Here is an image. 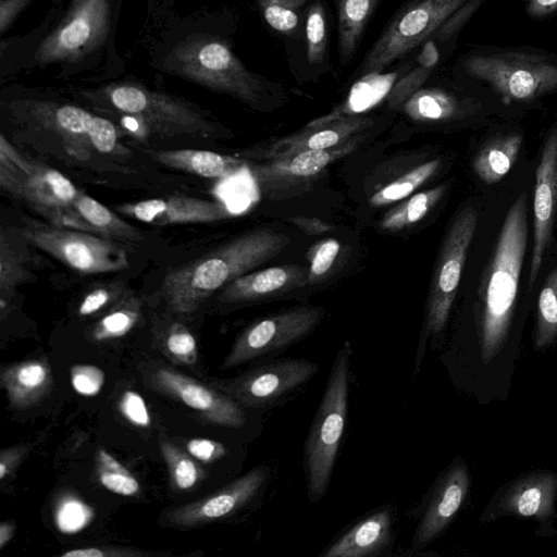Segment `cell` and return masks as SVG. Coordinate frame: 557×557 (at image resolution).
Returning a JSON list of instances; mask_svg holds the SVG:
<instances>
[{
    "label": "cell",
    "mask_w": 557,
    "mask_h": 557,
    "mask_svg": "<svg viewBox=\"0 0 557 557\" xmlns=\"http://www.w3.org/2000/svg\"><path fill=\"white\" fill-rule=\"evenodd\" d=\"M119 409L123 417L136 426L148 428L151 423L145 399L135 391H125L123 393L119 401Z\"/></svg>",
    "instance_id": "obj_46"
},
{
    "label": "cell",
    "mask_w": 557,
    "mask_h": 557,
    "mask_svg": "<svg viewBox=\"0 0 557 557\" xmlns=\"http://www.w3.org/2000/svg\"><path fill=\"white\" fill-rule=\"evenodd\" d=\"M96 466L100 483L110 492L134 496L140 491L135 476L107 450H97Z\"/></svg>",
    "instance_id": "obj_40"
},
{
    "label": "cell",
    "mask_w": 557,
    "mask_h": 557,
    "mask_svg": "<svg viewBox=\"0 0 557 557\" xmlns=\"http://www.w3.org/2000/svg\"><path fill=\"white\" fill-rule=\"evenodd\" d=\"M164 64L178 76L258 109L271 108L284 97L280 84L249 71L230 46L216 37H186L173 47Z\"/></svg>",
    "instance_id": "obj_4"
},
{
    "label": "cell",
    "mask_w": 557,
    "mask_h": 557,
    "mask_svg": "<svg viewBox=\"0 0 557 557\" xmlns=\"http://www.w3.org/2000/svg\"><path fill=\"white\" fill-rule=\"evenodd\" d=\"M304 30L309 64L313 66L324 64L327 55L329 35L326 12L321 0H314L308 7Z\"/></svg>",
    "instance_id": "obj_38"
},
{
    "label": "cell",
    "mask_w": 557,
    "mask_h": 557,
    "mask_svg": "<svg viewBox=\"0 0 557 557\" xmlns=\"http://www.w3.org/2000/svg\"><path fill=\"white\" fill-rule=\"evenodd\" d=\"M360 138L361 134L333 148L297 152L249 166L261 191L271 199L283 198L309 186L327 165L352 152Z\"/></svg>",
    "instance_id": "obj_16"
},
{
    "label": "cell",
    "mask_w": 557,
    "mask_h": 557,
    "mask_svg": "<svg viewBox=\"0 0 557 557\" xmlns=\"http://www.w3.org/2000/svg\"><path fill=\"white\" fill-rule=\"evenodd\" d=\"M309 269L298 264L267 268L244 274L221 289L218 300L224 304L251 302L302 287L308 284Z\"/></svg>",
    "instance_id": "obj_23"
},
{
    "label": "cell",
    "mask_w": 557,
    "mask_h": 557,
    "mask_svg": "<svg viewBox=\"0 0 557 557\" xmlns=\"http://www.w3.org/2000/svg\"><path fill=\"white\" fill-rule=\"evenodd\" d=\"M94 517V509L72 494L59 497L53 509L54 523L58 530L65 534L81 532L91 522Z\"/></svg>",
    "instance_id": "obj_41"
},
{
    "label": "cell",
    "mask_w": 557,
    "mask_h": 557,
    "mask_svg": "<svg viewBox=\"0 0 557 557\" xmlns=\"http://www.w3.org/2000/svg\"><path fill=\"white\" fill-rule=\"evenodd\" d=\"M454 74L507 106H529L557 92V53L534 47H478L463 53Z\"/></svg>",
    "instance_id": "obj_3"
},
{
    "label": "cell",
    "mask_w": 557,
    "mask_h": 557,
    "mask_svg": "<svg viewBox=\"0 0 557 557\" xmlns=\"http://www.w3.org/2000/svg\"><path fill=\"white\" fill-rule=\"evenodd\" d=\"M114 292L110 286H100L90 290L82 300L78 313L90 315L104 308L113 298Z\"/></svg>",
    "instance_id": "obj_48"
},
{
    "label": "cell",
    "mask_w": 557,
    "mask_h": 557,
    "mask_svg": "<svg viewBox=\"0 0 557 557\" xmlns=\"http://www.w3.org/2000/svg\"><path fill=\"white\" fill-rule=\"evenodd\" d=\"M111 0H73L61 24L36 50L42 64L70 62L98 48L108 35Z\"/></svg>",
    "instance_id": "obj_13"
},
{
    "label": "cell",
    "mask_w": 557,
    "mask_h": 557,
    "mask_svg": "<svg viewBox=\"0 0 557 557\" xmlns=\"http://www.w3.org/2000/svg\"><path fill=\"white\" fill-rule=\"evenodd\" d=\"M322 307H297L264 317L247 326L222 363L231 369L287 348L309 335L324 318Z\"/></svg>",
    "instance_id": "obj_14"
},
{
    "label": "cell",
    "mask_w": 557,
    "mask_h": 557,
    "mask_svg": "<svg viewBox=\"0 0 557 557\" xmlns=\"http://www.w3.org/2000/svg\"><path fill=\"white\" fill-rule=\"evenodd\" d=\"M268 467L259 466L215 493L168 512V521L194 527L223 519L247 505L264 486Z\"/></svg>",
    "instance_id": "obj_20"
},
{
    "label": "cell",
    "mask_w": 557,
    "mask_h": 557,
    "mask_svg": "<svg viewBox=\"0 0 557 557\" xmlns=\"http://www.w3.org/2000/svg\"><path fill=\"white\" fill-rule=\"evenodd\" d=\"M440 165L441 160L434 159L416 166L373 194L369 202L371 206L382 207L407 198L424 184L438 170Z\"/></svg>",
    "instance_id": "obj_35"
},
{
    "label": "cell",
    "mask_w": 557,
    "mask_h": 557,
    "mask_svg": "<svg viewBox=\"0 0 557 557\" xmlns=\"http://www.w3.org/2000/svg\"><path fill=\"white\" fill-rule=\"evenodd\" d=\"M1 385L10 405L25 409L40 401L52 385L49 366L41 360H28L5 367L1 371Z\"/></svg>",
    "instance_id": "obj_26"
},
{
    "label": "cell",
    "mask_w": 557,
    "mask_h": 557,
    "mask_svg": "<svg viewBox=\"0 0 557 557\" xmlns=\"http://www.w3.org/2000/svg\"><path fill=\"white\" fill-rule=\"evenodd\" d=\"M470 487V470L458 456L433 485L412 540L413 550L426 547L445 532L463 506Z\"/></svg>",
    "instance_id": "obj_17"
},
{
    "label": "cell",
    "mask_w": 557,
    "mask_h": 557,
    "mask_svg": "<svg viewBox=\"0 0 557 557\" xmlns=\"http://www.w3.org/2000/svg\"><path fill=\"white\" fill-rule=\"evenodd\" d=\"M160 448L169 468L172 485L176 490H193L203 480L205 470L191 455L184 453L166 438H161Z\"/></svg>",
    "instance_id": "obj_37"
},
{
    "label": "cell",
    "mask_w": 557,
    "mask_h": 557,
    "mask_svg": "<svg viewBox=\"0 0 557 557\" xmlns=\"http://www.w3.org/2000/svg\"><path fill=\"white\" fill-rule=\"evenodd\" d=\"M533 343L539 352L557 343V267L546 276L537 297Z\"/></svg>",
    "instance_id": "obj_32"
},
{
    "label": "cell",
    "mask_w": 557,
    "mask_h": 557,
    "mask_svg": "<svg viewBox=\"0 0 557 557\" xmlns=\"http://www.w3.org/2000/svg\"><path fill=\"white\" fill-rule=\"evenodd\" d=\"M116 210L124 215L153 225L211 223L231 215L223 202L186 196L123 203L117 206Z\"/></svg>",
    "instance_id": "obj_22"
},
{
    "label": "cell",
    "mask_w": 557,
    "mask_h": 557,
    "mask_svg": "<svg viewBox=\"0 0 557 557\" xmlns=\"http://www.w3.org/2000/svg\"><path fill=\"white\" fill-rule=\"evenodd\" d=\"M23 449L10 448L1 451L0 457V479L4 480L7 475L11 473L15 465L17 463Z\"/></svg>",
    "instance_id": "obj_52"
},
{
    "label": "cell",
    "mask_w": 557,
    "mask_h": 557,
    "mask_svg": "<svg viewBox=\"0 0 557 557\" xmlns=\"http://www.w3.org/2000/svg\"><path fill=\"white\" fill-rule=\"evenodd\" d=\"M393 515L387 508L367 516L334 541L325 557H363L380 554L392 541Z\"/></svg>",
    "instance_id": "obj_25"
},
{
    "label": "cell",
    "mask_w": 557,
    "mask_h": 557,
    "mask_svg": "<svg viewBox=\"0 0 557 557\" xmlns=\"http://www.w3.org/2000/svg\"><path fill=\"white\" fill-rule=\"evenodd\" d=\"M469 0H414L391 20L364 57L356 74H381L386 67L422 46L435 30Z\"/></svg>",
    "instance_id": "obj_9"
},
{
    "label": "cell",
    "mask_w": 557,
    "mask_h": 557,
    "mask_svg": "<svg viewBox=\"0 0 557 557\" xmlns=\"http://www.w3.org/2000/svg\"><path fill=\"white\" fill-rule=\"evenodd\" d=\"M14 533V525L9 521H3L0 525V548H3L10 542Z\"/></svg>",
    "instance_id": "obj_54"
},
{
    "label": "cell",
    "mask_w": 557,
    "mask_h": 557,
    "mask_svg": "<svg viewBox=\"0 0 557 557\" xmlns=\"http://www.w3.org/2000/svg\"><path fill=\"white\" fill-rule=\"evenodd\" d=\"M292 222L309 234H319L327 232L331 228L327 223L318 219L295 216L292 219Z\"/></svg>",
    "instance_id": "obj_53"
},
{
    "label": "cell",
    "mask_w": 557,
    "mask_h": 557,
    "mask_svg": "<svg viewBox=\"0 0 557 557\" xmlns=\"http://www.w3.org/2000/svg\"><path fill=\"white\" fill-rule=\"evenodd\" d=\"M29 0H0V29L4 33Z\"/></svg>",
    "instance_id": "obj_51"
},
{
    "label": "cell",
    "mask_w": 557,
    "mask_h": 557,
    "mask_svg": "<svg viewBox=\"0 0 557 557\" xmlns=\"http://www.w3.org/2000/svg\"><path fill=\"white\" fill-rule=\"evenodd\" d=\"M222 180L223 187L221 193L224 196L223 203L231 214L243 213L258 202L261 190L249 163Z\"/></svg>",
    "instance_id": "obj_36"
},
{
    "label": "cell",
    "mask_w": 557,
    "mask_h": 557,
    "mask_svg": "<svg viewBox=\"0 0 557 557\" xmlns=\"http://www.w3.org/2000/svg\"><path fill=\"white\" fill-rule=\"evenodd\" d=\"M523 143V135L511 133L493 138L473 160V170L485 184L499 182L515 164Z\"/></svg>",
    "instance_id": "obj_29"
},
{
    "label": "cell",
    "mask_w": 557,
    "mask_h": 557,
    "mask_svg": "<svg viewBox=\"0 0 557 557\" xmlns=\"http://www.w3.org/2000/svg\"><path fill=\"white\" fill-rule=\"evenodd\" d=\"M444 53L432 38H429L418 54L412 69L405 71L404 76L396 79L387 95V104L397 109L418 91L440 64Z\"/></svg>",
    "instance_id": "obj_31"
},
{
    "label": "cell",
    "mask_w": 557,
    "mask_h": 557,
    "mask_svg": "<svg viewBox=\"0 0 557 557\" xmlns=\"http://www.w3.org/2000/svg\"><path fill=\"white\" fill-rule=\"evenodd\" d=\"M166 354L178 363L195 364L198 357L194 335L182 324H172L164 336Z\"/></svg>",
    "instance_id": "obj_43"
},
{
    "label": "cell",
    "mask_w": 557,
    "mask_h": 557,
    "mask_svg": "<svg viewBox=\"0 0 557 557\" xmlns=\"http://www.w3.org/2000/svg\"><path fill=\"white\" fill-rule=\"evenodd\" d=\"M447 189L445 184L414 194L383 216L381 226L388 231H399L422 220L438 202Z\"/></svg>",
    "instance_id": "obj_34"
},
{
    "label": "cell",
    "mask_w": 557,
    "mask_h": 557,
    "mask_svg": "<svg viewBox=\"0 0 557 557\" xmlns=\"http://www.w3.org/2000/svg\"><path fill=\"white\" fill-rule=\"evenodd\" d=\"M187 451L202 462H213L226 455L225 446L208 438H193L186 445Z\"/></svg>",
    "instance_id": "obj_47"
},
{
    "label": "cell",
    "mask_w": 557,
    "mask_h": 557,
    "mask_svg": "<svg viewBox=\"0 0 557 557\" xmlns=\"http://www.w3.org/2000/svg\"><path fill=\"white\" fill-rule=\"evenodd\" d=\"M525 12L531 18L543 20L557 12V0H525Z\"/></svg>",
    "instance_id": "obj_50"
},
{
    "label": "cell",
    "mask_w": 557,
    "mask_h": 557,
    "mask_svg": "<svg viewBox=\"0 0 557 557\" xmlns=\"http://www.w3.org/2000/svg\"><path fill=\"white\" fill-rule=\"evenodd\" d=\"M104 372L94 364H75L71 368V384L83 396H96L104 384Z\"/></svg>",
    "instance_id": "obj_45"
},
{
    "label": "cell",
    "mask_w": 557,
    "mask_h": 557,
    "mask_svg": "<svg viewBox=\"0 0 557 557\" xmlns=\"http://www.w3.org/2000/svg\"><path fill=\"white\" fill-rule=\"evenodd\" d=\"M557 213V123L546 136L535 171L533 245L529 285H534L548 248Z\"/></svg>",
    "instance_id": "obj_18"
},
{
    "label": "cell",
    "mask_w": 557,
    "mask_h": 557,
    "mask_svg": "<svg viewBox=\"0 0 557 557\" xmlns=\"http://www.w3.org/2000/svg\"><path fill=\"white\" fill-rule=\"evenodd\" d=\"M20 236L82 274L116 272L129 267L122 243L84 231L23 218Z\"/></svg>",
    "instance_id": "obj_8"
},
{
    "label": "cell",
    "mask_w": 557,
    "mask_h": 557,
    "mask_svg": "<svg viewBox=\"0 0 557 557\" xmlns=\"http://www.w3.org/2000/svg\"><path fill=\"white\" fill-rule=\"evenodd\" d=\"M139 305L136 299L116 306L96 324L92 336L96 341H107L124 336L138 320Z\"/></svg>",
    "instance_id": "obj_42"
},
{
    "label": "cell",
    "mask_w": 557,
    "mask_h": 557,
    "mask_svg": "<svg viewBox=\"0 0 557 557\" xmlns=\"http://www.w3.org/2000/svg\"><path fill=\"white\" fill-rule=\"evenodd\" d=\"M319 366L305 359H283L251 369L222 385L242 407L264 408L307 383Z\"/></svg>",
    "instance_id": "obj_15"
},
{
    "label": "cell",
    "mask_w": 557,
    "mask_h": 557,
    "mask_svg": "<svg viewBox=\"0 0 557 557\" xmlns=\"http://www.w3.org/2000/svg\"><path fill=\"white\" fill-rule=\"evenodd\" d=\"M258 8L276 33L297 37L301 30V8L306 0H256Z\"/></svg>",
    "instance_id": "obj_39"
},
{
    "label": "cell",
    "mask_w": 557,
    "mask_h": 557,
    "mask_svg": "<svg viewBox=\"0 0 557 557\" xmlns=\"http://www.w3.org/2000/svg\"><path fill=\"white\" fill-rule=\"evenodd\" d=\"M380 0H335L338 51L343 65L355 57L364 29Z\"/></svg>",
    "instance_id": "obj_28"
},
{
    "label": "cell",
    "mask_w": 557,
    "mask_h": 557,
    "mask_svg": "<svg viewBox=\"0 0 557 557\" xmlns=\"http://www.w3.org/2000/svg\"><path fill=\"white\" fill-rule=\"evenodd\" d=\"M476 97L454 89L432 86L421 87L403 104L405 114L413 121L440 123L467 119L481 110Z\"/></svg>",
    "instance_id": "obj_24"
},
{
    "label": "cell",
    "mask_w": 557,
    "mask_h": 557,
    "mask_svg": "<svg viewBox=\"0 0 557 557\" xmlns=\"http://www.w3.org/2000/svg\"><path fill=\"white\" fill-rule=\"evenodd\" d=\"M74 208L79 216L100 236L127 244L143 240L138 228L123 221L104 205L82 190L78 191L74 200Z\"/></svg>",
    "instance_id": "obj_30"
},
{
    "label": "cell",
    "mask_w": 557,
    "mask_h": 557,
    "mask_svg": "<svg viewBox=\"0 0 557 557\" xmlns=\"http://www.w3.org/2000/svg\"><path fill=\"white\" fill-rule=\"evenodd\" d=\"M0 186L49 223L98 235L74 208L79 189L61 172L17 152L2 134Z\"/></svg>",
    "instance_id": "obj_5"
},
{
    "label": "cell",
    "mask_w": 557,
    "mask_h": 557,
    "mask_svg": "<svg viewBox=\"0 0 557 557\" xmlns=\"http://www.w3.org/2000/svg\"><path fill=\"white\" fill-rule=\"evenodd\" d=\"M160 163L206 178L227 177L248 163L246 159L201 149H173L152 151Z\"/></svg>",
    "instance_id": "obj_27"
},
{
    "label": "cell",
    "mask_w": 557,
    "mask_h": 557,
    "mask_svg": "<svg viewBox=\"0 0 557 557\" xmlns=\"http://www.w3.org/2000/svg\"><path fill=\"white\" fill-rule=\"evenodd\" d=\"M150 383L198 411L211 423L228 428H242L246 423L243 407L236 400L184 373L161 367L151 374Z\"/></svg>",
    "instance_id": "obj_19"
},
{
    "label": "cell",
    "mask_w": 557,
    "mask_h": 557,
    "mask_svg": "<svg viewBox=\"0 0 557 557\" xmlns=\"http://www.w3.org/2000/svg\"><path fill=\"white\" fill-rule=\"evenodd\" d=\"M351 348L346 342L336 352L329 380L305 445L308 497L318 503L325 494L348 409Z\"/></svg>",
    "instance_id": "obj_6"
},
{
    "label": "cell",
    "mask_w": 557,
    "mask_h": 557,
    "mask_svg": "<svg viewBox=\"0 0 557 557\" xmlns=\"http://www.w3.org/2000/svg\"><path fill=\"white\" fill-rule=\"evenodd\" d=\"M13 107L20 115L58 135L83 160L88 159L91 152H124L117 141L116 126L81 107L29 99L16 101Z\"/></svg>",
    "instance_id": "obj_10"
},
{
    "label": "cell",
    "mask_w": 557,
    "mask_h": 557,
    "mask_svg": "<svg viewBox=\"0 0 557 557\" xmlns=\"http://www.w3.org/2000/svg\"><path fill=\"white\" fill-rule=\"evenodd\" d=\"M290 242L287 234L272 228L242 234L218 249L169 271L162 280V296L173 312L190 314L212 294L275 258Z\"/></svg>",
    "instance_id": "obj_2"
},
{
    "label": "cell",
    "mask_w": 557,
    "mask_h": 557,
    "mask_svg": "<svg viewBox=\"0 0 557 557\" xmlns=\"http://www.w3.org/2000/svg\"><path fill=\"white\" fill-rule=\"evenodd\" d=\"M146 553L112 547H82L63 553L62 557H110V556H138Z\"/></svg>",
    "instance_id": "obj_49"
},
{
    "label": "cell",
    "mask_w": 557,
    "mask_h": 557,
    "mask_svg": "<svg viewBox=\"0 0 557 557\" xmlns=\"http://www.w3.org/2000/svg\"><path fill=\"white\" fill-rule=\"evenodd\" d=\"M92 102L138 120L148 132L164 136L209 137L214 125L189 103L144 86L123 83L86 92Z\"/></svg>",
    "instance_id": "obj_7"
},
{
    "label": "cell",
    "mask_w": 557,
    "mask_h": 557,
    "mask_svg": "<svg viewBox=\"0 0 557 557\" xmlns=\"http://www.w3.org/2000/svg\"><path fill=\"white\" fill-rule=\"evenodd\" d=\"M29 276L27 256L3 228L0 233V306L2 315L18 285Z\"/></svg>",
    "instance_id": "obj_33"
},
{
    "label": "cell",
    "mask_w": 557,
    "mask_h": 557,
    "mask_svg": "<svg viewBox=\"0 0 557 557\" xmlns=\"http://www.w3.org/2000/svg\"><path fill=\"white\" fill-rule=\"evenodd\" d=\"M527 243L528 199L522 191L507 211L470 338L458 352L463 388L483 405L508 398L521 357L515 312Z\"/></svg>",
    "instance_id": "obj_1"
},
{
    "label": "cell",
    "mask_w": 557,
    "mask_h": 557,
    "mask_svg": "<svg viewBox=\"0 0 557 557\" xmlns=\"http://www.w3.org/2000/svg\"><path fill=\"white\" fill-rule=\"evenodd\" d=\"M339 249V243L333 238L324 239L312 247L308 284L315 283L330 271Z\"/></svg>",
    "instance_id": "obj_44"
},
{
    "label": "cell",
    "mask_w": 557,
    "mask_h": 557,
    "mask_svg": "<svg viewBox=\"0 0 557 557\" xmlns=\"http://www.w3.org/2000/svg\"><path fill=\"white\" fill-rule=\"evenodd\" d=\"M373 123L374 120L371 117L350 115L323 125H307L299 133L276 139L257 150L244 152L243 156L268 161L308 150L329 149L361 134Z\"/></svg>",
    "instance_id": "obj_21"
},
{
    "label": "cell",
    "mask_w": 557,
    "mask_h": 557,
    "mask_svg": "<svg viewBox=\"0 0 557 557\" xmlns=\"http://www.w3.org/2000/svg\"><path fill=\"white\" fill-rule=\"evenodd\" d=\"M507 517L533 520L539 525L537 535L557 534V472L534 469L506 482L486 503L479 522Z\"/></svg>",
    "instance_id": "obj_12"
},
{
    "label": "cell",
    "mask_w": 557,
    "mask_h": 557,
    "mask_svg": "<svg viewBox=\"0 0 557 557\" xmlns=\"http://www.w3.org/2000/svg\"><path fill=\"white\" fill-rule=\"evenodd\" d=\"M479 213L472 206L454 218L442 245L429 290L424 335L438 341L445 331L467 255L475 233Z\"/></svg>",
    "instance_id": "obj_11"
}]
</instances>
